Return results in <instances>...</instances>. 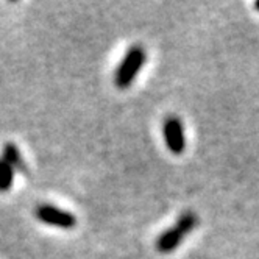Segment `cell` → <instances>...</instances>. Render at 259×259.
Returning a JSON list of instances; mask_svg holds the SVG:
<instances>
[{"instance_id":"5b68a950","label":"cell","mask_w":259,"mask_h":259,"mask_svg":"<svg viewBox=\"0 0 259 259\" xmlns=\"http://www.w3.org/2000/svg\"><path fill=\"white\" fill-rule=\"evenodd\" d=\"M197 225H198V217L192 211H184L183 214H180V217L177 219V224H175V227L184 236H188L191 231H194L197 228Z\"/></svg>"},{"instance_id":"ba28073f","label":"cell","mask_w":259,"mask_h":259,"mask_svg":"<svg viewBox=\"0 0 259 259\" xmlns=\"http://www.w3.org/2000/svg\"><path fill=\"white\" fill-rule=\"evenodd\" d=\"M254 8H256V10L259 11V2H256V4H254Z\"/></svg>"},{"instance_id":"3957f363","label":"cell","mask_w":259,"mask_h":259,"mask_svg":"<svg viewBox=\"0 0 259 259\" xmlns=\"http://www.w3.org/2000/svg\"><path fill=\"white\" fill-rule=\"evenodd\" d=\"M36 217L41 222L61 230H72L77 225V217L69 211L57 208L53 205H41L36 209Z\"/></svg>"},{"instance_id":"277c9868","label":"cell","mask_w":259,"mask_h":259,"mask_svg":"<svg viewBox=\"0 0 259 259\" xmlns=\"http://www.w3.org/2000/svg\"><path fill=\"white\" fill-rule=\"evenodd\" d=\"M183 239H184V234L174 225L172 228L165 230L156 237L155 247L159 253H172L180 247Z\"/></svg>"},{"instance_id":"7a4b0ae2","label":"cell","mask_w":259,"mask_h":259,"mask_svg":"<svg viewBox=\"0 0 259 259\" xmlns=\"http://www.w3.org/2000/svg\"><path fill=\"white\" fill-rule=\"evenodd\" d=\"M164 142L172 155H181L186 149V138H184V128L181 120L177 116H169L162 123Z\"/></svg>"},{"instance_id":"52a82bcc","label":"cell","mask_w":259,"mask_h":259,"mask_svg":"<svg viewBox=\"0 0 259 259\" xmlns=\"http://www.w3.org/2000/svg\"><path fill=\"white\" fill-rule=\"evenodd\" d=\"M14 181V169L5 161H0V192H7L11 189Z\"/></svg>"},{"instance_id":"6da1fadb","label":"cell","mask_w":259,"mask_h":259,"mask_svg":"<svg viewBox=\"0 0 259 259\" xmlns=\"http://www.w3.org/2000/svg\"><path fill=\"white\" fill-rule=\"evenodd\" d=\"M145 60H147V55H145V50L142 46L130 47L125 53V57L122 58L120 64L116 69V75H114L116 86L119 89L130 88V84L136 80L138 73L144 67Z\"/></svg>"},{"instance_id":"8992f818","label":"cell","mask_w":259,"mask_h":259,"mask_svg":"<svg viewBox=\"0 0 259 259\" xmlns=\"http://www.w3.org/2000/svg\"><path fill=\"white\" fill-rule=\"evenodd\" d=\"M4 161L10 164L13 169L24 170V161L21 158V153L17 150V147L14 144H7L4 149Z\"/></svg>"}]
</instances>
